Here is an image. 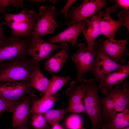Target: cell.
Listing matches in <instances>:
<instances>
[{"label": "cell", "instance_id": "obj_23", "mask_svg": "<svg viewBox=\"0 0 129 129\" xmlns=\"http://www.w3.org/2000/svg\"><path fill=\"white\" fill-rule=\"evenodd\" d=\"M122 90L120 89L115 103L116 113L121 112L129 108V83L125 81L123 84Z\"/></svg>", "mask_w": 129, "mask_h": 129}, {"label": "cell", "instance_id": "obj_36", "mask_svg": "<svg viewBox=\"0 0 129 129\" xmlns=\"http://www.w3.org/2000/svg\"><path fill=\"white\" fill-rule=\"evenodd\" d=\"M7 9V7H3L0 6V14L2 13L4 14L6 13Z\"/></svg>", "mask_w": 129, "mask_h": 129}, {"label": "cell", "instance_id": "obj_5", "mask_svg": "<svg viewBox=\"0 0 129 129\" xmlns=\"http://www.w3.org/2000/svg\"><path fill=\"white\" fill-rule=\"evenodd\" d=\"M117 5L116 3L113 6L106 8L104 17L100 22L101 34L109 38L111 41L115 40V34L120 27L125 26L129 30V11L123 10L118 15L119 20L115 21L111 18L110 14L115 11Z\"/></svg>", "mask_w": 129, "mask_h": 129}, {"label": "cell", "instance_id": "obj_20", "mask_svg": "<svg viewBox=\"0 0 129 129\" xmlns=\"http://www.w3.org/2000/svg\"><path fill=\"white\" fill-rule=\"evenodd\" d=\"M40 65L37 66L33 72L31 76V86L40 91L43 97L48 89L51 81L48 79L40 70Z\"/></svg>", "mask_w": 129, "mask_h": 129}, {"label": "cell", "instance_id": "obj_16", "mask_svg": "<svg viewBox=\"0 0 129 129\" xmlns=\"http://www.w3.org/2000/svg\"><path fill=\"white\" fill-rule=\"evenodd\" d=\"M89 21L87 19L69 26L64 31L49 39L48 41L54 44L59 42H68L72 46H75L77 38Z\"/></svg>", "mask_w": 129, "mask_h": 129}, {"label": "cell", "instance_id": "obj_4", "mask_svg": "<svg viewBox=\"0 0 129 129\" xmlns=\"http://www.w3.org/2000/svg\"><path fill=\"white\" fill-rule=\"evenodd\" d=\"M84 43L79 44V49L71 57L75 64L77 71L76 82L78 84L81 83L83 76L86 73L92 72L94 63L97 53L95 44L90 48L85 47Z\"/></svg>", "mask_w": 129, "mask_h": 129}, {"label": "cell", "instance_id": "obj_10", "mask_svg": "<svg viewBox=\"0 0 129 129\" xmlns=\"http://www.w3.org/2000/svg\"><path fill=\"white\" fill-rule=\"evenodd\" d=\"M81 84L78 85L76 81H71L65 92L66 97L68 99L69 104L65 109L66 113L72 112L86 114L85 106L82 104L86 91L84 79Z\"/></svg>", "mask_w": 129, "mask_h": 129}, {"label": "cell", "instance_id": "obj_22", "mask_svg": "<svg viewBox=\"0 0 129 129\" xmlns=\"http://www.w3.org/2000/svg\"><path fill=\"white\" fill-rule=\"evenodd\" d=\"M129 126V109H126L117 114L110 122L103 124L102 129H118Z\"/></svg>", "mask_w": 129, "mask_h": 129}, {"label": "cell", "instance_id": "obj_8", "mask_svg": "<svg viewBox=\"0 0 129 129\" xmlns=\"http://www.w3.org/2000/svg\"><path fill=\"white\" fill-rule=\"evenodd\" d=\"M30 82L10 81L0 84V97L10 101L24 100L33 92Z\"/></svg>", "mask_w": 129, "mask_h": 129}, {"label": "cell", "instance_id": "obj_9", "mask_svg": "<svg viewBox=\"0 0 129 129\" xmlns=\"http://www.w3.org/2000/svg\"><path fill=\"white\" fill-rule=\"evenodd\" d=\"M56 13L54 6H41L38 14L40 19L31 33V37H42L48 34H53L59 25L54 17Z\"/></svg>", "mask_w": 129, "mask_h": 129}, {"label": "cell", "instance_id": "obj_39", "mask_svg": "<svg viewBox=\"0 0 129 129\" xmlns=\"http://www.w3.org/2000/svg\"><path fill=\"white\" fill-rule=\"evenodd\" d=\"M49 1L50 2H52L53 3H56L57 2L58 0H49Z\"/></svg>", "mask_w": 129, "mask_h": 129}, {"label": "cell", "instance_id": "obj_11", "mask_svg": "<svg viewBox=\"0 0 129 129\" xmlns=\"http://www.w3.org/2000/svg\"><path fill=\"white\" fill-rule=\"evenodd\" d=\"M60 48L59 45L44 41L40 37L31 36L28 52L35 61L39 64L41 61L49 58L53 52Z\"/></svg>", "mask_w": 129, "mask_h": 129}, {"label": "cell", "instance_id": "obj_37", "mask_svg": "<svg viewBox=\"0 0 129 129\" xmlns=\"http://www.w3.org/2000/svg\"><path fill=\"white\" fill-rule=\"evenodd\" d=\"M52 127V129H63L62 127L59 124L55 125Z\"/></svg>", "mask_w": 129, "mask_h": 129}, {"label": "cell", "instance_id": "obj_29", "mask_svg": "<svg viewBox=\"0 0 129 129\" xmlns=\"http://www.w3.org/2000/svg\"><path fill=\"white\" fill-rule=\"evenodd\" d=\"M82 120L78 115H71L67 119L66 125L68 129H80L82 126Z\"/></svg>", "mask_w": 129, "mask_h": 129}, {"label": "cell", "instance_id": "obj_15", "mask_svg": "<svg viewBox=\"0 0 129 129\" xmlns=\"http://www.w3.org/2000/svg\"><path fill=\"white\" fill-rule=\"evenodd\" d=\"M129 75V64L122 66L113 72L107 75L99 82V88L106 96L114 86L123 83Z\"/></svg>", "mask_w": 129, "mask_h": 129}, {"label": "cell", "instance_id": "obj_6", "mask_svg": "<svg viewBox=\"0 0 129 129\" xmlns=\"http://www.w3.org/2000/svg\"><path fill=\"white\" fill-rule=\"evenodd\" d=\"M97 50L91 73L97 82L107 74L115 71L122 66L112 60L105 52L102 41L94 43Z\"/></svg>", "mask_w": 129, "mask_h": 129}, {"label": "cell", "instance_id": "obj_33", "mask_svg": "<svg viewBox=\"0 0 129 129\" xmlns=\"http://www.w3.org/2000/svg\"><path fill=\"white\" fill-rule=\"evenodd\" d=\"M5 25L0 19V42L4 39L6 37L5 36L3 29V26Z\"/></svg>", "mask_w": 129, "mask_h": 129}, {"label": "cell", "instance_id": "obj_40", "mask_svg": "<svg viewBox=\"0 0 129 129\" xmlns=\"http://www.w3.org/2000/svg\"><path fill=\"white\" fill-rule=\"evenodd\" d=\"M118 129H129V126L122 128Z\"/></svg>", "mask_w": 129, "mask_h": 129}, {"label": "cell", "instance_id": "obj_19", "mask_svg": "<svg viewBox=\"0 0 129 129\" xmlns=\"http://www.w3.org/2000/svg\"><path fill=\"white\" fill-rule=\"evenodd\" d=\"M34 95L31 94L18 103L13 111L12 127H16L28 124V118L30 111L31 97Z\"/></svg>", "mask_w": 129, "mask_h": 129}, {"label": "cell", "instance_id": "obj_14", "mask_svg": "<svg viewBox=\"0 0 129 129\" xmlns=\"http://www.w3.org/2000/svg\"><path fill=\"white\" fill-rule=\"evenodd\" d=\"M127 39L111 41L109 38L103 41L104 49L113 61L121 65L124 63L129 54L126 52Z\"/></svg>", "mask_w": 129, "mask_h": 129}, {"label": "cell", "instance_id": "obj_2", "mask_svg": "<svg viewBox=\"0 0 129 129\" xmlns=\"http://www.w3.org/2000/svg\"><path fill=\"white\" fill-rule=\"evenodd\" d=\"M30 39L11 36L0 42V65L14 60L26 58Z\"/></svg>", "mask_w": 129, "mask_h": 129}, {"label": "cell", "instance_id": "obj_17", "mask_svg": "<svg viewBox=\"0 0 129 129\" xmlns=\"http://www.w3.org/2000/svg\"><path fill=\"white\" fill-rule=\"evenodd\" d=\"M59 45L61 50L47 59L44 64L45 70L51 74H57L60 71L69 57L68 50L69 47L67 44L62 42Z\"/></svg>", "mask_w": 129, "mask_h": 129}, {"label": "cell", "instance_id": "obj_41", "mask_svg": "<svg viewBox=\"0 0 129 129\" xmlns=\"http://www.w3.org/2000/svg\"><path fill=\"white\" fill-rule=\"evenodd\" d=\"M80 129H86L84 127H82Z\"/></svg>", "mask_w": 129, "mask_h": 129}, {"label": "cell", "instance_id": "obj_38", "mask_svg": "<svg viewBox=\"0 0 129 129\" xmlns=\"http://www.w3.org/2000/svg\"><path fill=\"white\" fill-rule=\"evenodd\" d=\"M16 129H30L28 128L26 125H23L17 127Z\"/></svg>", "mask_w": 129, "mask_h": 129}, {"label": "cell", "instance_id": "obj_27", "mask_svg": "<svg viewBox=\"0 0 129 129\" xmlns=\"http://www.w3.org/2000/svg\"><path fill=\"white\" fill-rule=\"evenodd\" d=\"M28 15L26 11L22 9L20 13L13 14L10 13H5L4 14V18L7 23L10 22H18L23 21L27 19Z\"/></svg>", "mask_w": 129, "mask_h": 129}, {"label": "cell", "instance_id": "obj_32", "mask_svg": "<svg viewBox=\"0 0 129 129\" xmlns=\"http://www.w3.org/2000/svg\"><path fill=\"white\" fill-rule=\"evenodd\" d=\"M23 0H9L10 5L16 7L22 8L23 6Z\"/></svg>", "mask_w": 129, "mask_h": 129}, {"label": "cell", "instance_id": "obj_26", "mask_svg": "<svg viewBox=\"0 0 129 129\" xmlns=\"http://www.w3.org/2000/svg\"><path fill=\"white\" fill-rule=\"evenodd\" d=\"M31 124L35 129H50L48 124L42 114L33 115Z\"/></svg>", "mask_w": 129, "mask_h": 129}, {"label": "cell", "instance_id": "obj_42", "mask_svg": "<svg viewBox=\"0 0 129 129\" xmlns=\"http://www.w3.org/2000/svg\"><path fill=\"white\" fill-rule=\"evenodd\" d=\"M7 129H10V128H9Z\"/></svg>", "mask_w": 129, "mask_h": 129}, {"label": "cell", "instance_id": "obj_28", "mask_svg": "<svg viewBox=\"0 0 129 129\" xmlns=\"http://www.w3.org/2000/svg\"><path fill=\"white\" fill-rule=\"evenodd\" d=\"M21 102L8 101L0 97V115L6 111L13 112L16 106Z\"/></svg>", "mask_w": 129, "mask_h": 129}, {"label": "cell", "instance_id": "obj_12", "mask_svg": "<svg viewBox=\"0 0 129 129\" xmlns=\"http://www.w3.org/2000/svg\"><path fill=\"white\" fill-rule=\"evenodd\" d=\"M28 17L26 20L18 22L5 23L11 29L12 36L16 37H23L30 39L31 34L37 23L40 19L38 14L35 11H28Z\"/></svg>", "mask_w": 129, "mask_h": 129}, {"label": "cell", "instance_id": "obj_18", "mask_svg": "<svg viewBox=\"0 0 129 129\" xmlns=\"http://www.w3.org/2000/svg\"><path fill=\"white\" fill-rule=\"evenodd\" d=\"M105 12L101 11L98 15L91 17L89 22L83 31L84 36L88 45L87 48H90L94 45V41L101 34L100 22Z\"/></svg>", "mask_w": 129, "mask_h": 129}, {"label": "cell", "instance_id": "obj_25", "mask_svg": "<svg viewBox=\"0 0 129 129\" xmlns=\"http://www.w3.org/2000/svg\"><path fill=\"white\" fill-rule=\"evenodd\" d=\"M66 113L65 109L49 110L43 114L47 123L52 127L59 124Z\"/></svg>", "mask_w": 129, "mask_h": 129}, {"label": "cell", "instance_id": "obj_21", "mask_svg": "<svg viewBox=\"0 0 129 129\" xmlns=\"http://www.w3.org/2000/svg\"><path fill=\"white\" fill-rule=\"evenodd\" d=\"M58 99L57 96L43 97L41 98L34 100L30 108L29 114H43L53 106Z\"/></svg>", "mask_w": 129, "mask_h": 129}, {"label": "cell", "instance_id": "obj_3", "mask_svg": "<svg viewBox=\"0 0 129 129\" xmlns=\"http://www.w3.org/2000/svg\"><path fill=\"white\" fill-rule=\"evenodd\" d=\"M84 80L86 91L84 100L86 114L91 122V129H100L102 126V110L97 82L94 78Z\"/></svg>", "mask_w": 129, "mask_h": 129}, {"label": "cell", "instance_id": "obj_7", "mask_svg": "<svg viewBox=\"0 0 129 129\" xmlns=\"http://www.w3.org/2000/svg\"><path fill=\"white\" fill-rule=\"evenodd\" d=\"M107 4L104 0H83L76 8L73 7L68 15V26L75 24L79 22L94 15Z\"/></svg>", "mask_w": 129, "mask_h": 129}, {"label": "cell", "instance_id": "obj_31", "mask_svg": "<svg viewBox=\"0 0 129 129\" xmlns=\"http://www.w3.org/2000/svg\"><path fill=\"white\" fill-rule=\"evenodd\" d=\"M114 1L117 5L122 8L123 10H129V0H116Z\"/></svg>", "mask_w": 129, "mask_h": 129}, {"label": "cell", "instance_id": "obj_24", "mask_svg": "<svg viewBox=\"0 0 129 129\" xmlns=\"http://www.w3.org/2000/svg\"><path fill=\"white\" fill-rule=\"evenodd\" d=\"M70 79L69 75L61 77L53 75L49 87L43 96H57V92L70 81Z\"/></svg>", "mask_w": 129, "mask_h": 129}, {"label": "cell", "instance_id": "obj_1", "mask_svg": "<svg viewBox=\"0 0 129 129\" xmlns=\"http://www.w3.org/2000/svg\"><path fill=\"white\" fill-rule=\"evenodd\" d=\"M39 65L32 58L3 63L0 65V84L10 81L30 82L33 72Z\"/></svg>", "mask_w": 129, "mask_h": 129}, {"label": "cell", "instance_id": "obj_13", "mask_svg": "<svg viewBox=\"0 0 129 129\" xmlns=\"http://www.w3.org/2000/svg\"><path fill=\"white\" fill-rule=\"evenodd\" d=\"M120 87V84L116 85L114 88L109 91L106 97L99 98L102 110V125L112 121L117 115L115 109V103L121 89Z\"/></svg>", "mask_w": 129, "mask_h": 129}, {"label": "cell", "instance_id": "obj_34", "mask_svg": "<svg viewBox=\"0 0 129 129\" xmlns=\"http://www.w3.org/2000/svg\"><path fill=\"white\" fill-rule=\"evenodd\" d=\"M10 5L9 0H0V6L7 7Z\"/></svg>", "mask_w": 129, "mask_h": 129}, {"label": "cell", "instance_id": "obj_35", "mask_svg": "<svg viewBox=\"0 0 129 129\" xmlns=\"http://www.w3.org/2000/svg\"><path fill=\"white\" fill-rule=\"evenodd\" d=\"M27 1L30 2H36L41 3H44L47 1V0H29Z\"/></svg>", "mask_w": 129, "mask_h": 129}, {"label": "cell", "instance_id": "obj_30", "mask_svg": "<svg viewBox=\"0 0 129 129\" xmlns=\"http://www.w3.org/2000/svg\"><path fill=\"white\" fill-rule=\"evenodd\" d=\"M76 1V0H69L67 1L64 6L59 11L56 13L55 16L61 13L64 14L67 22H68V15L69 9L71 5Z\"/></svg>", "mask_w": 129, "mask_h": 129}]
</instances>
